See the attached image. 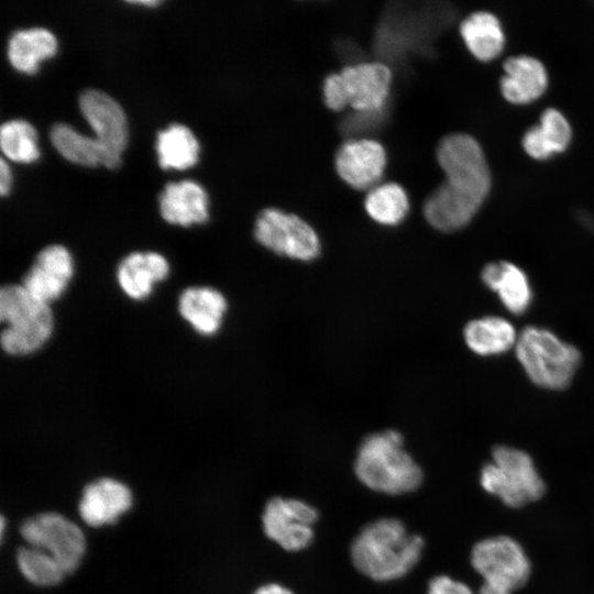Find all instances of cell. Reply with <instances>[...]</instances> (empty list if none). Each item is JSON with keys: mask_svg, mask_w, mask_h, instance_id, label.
<instances>
[{"mask_svg": "<svg viewBox=\"0 0 594 594\" xmlns=\"http://www.w3.org/2000/svg\"><path fill=\"white\" fill-rule=\"evenodd\" d=\"M437 160L446 180L428 197L424 213L435 229L452 232L480 210L491 189V173L477 141L463 133L443 138Z\"/></svg>", "mask_w": 594, "mask_h": 594, "instance_id": "1", "label": "cell"}, {"mask_svg": "<svg viewBox=\"0 0 594 594\" xmlns=\"http://www.w3.org/2000/svg\"><path fill=\"white\" fill-rule=\"evenodd\" d=\"M424 538L410 534L397 518L369 522L353 539L351 559L365 576L387 582L403 578L420 560Z\"/></svg>", "mask_w": 594, "mask_h": 594, "instance_id": "2", "label": "cell"}, {"mask_svg": "<svg viewBox=\"0 0 594 594\" xmlns=\"http://www.w3.org/2000/svg\"><path fill=\"white\" fill-rule=\"evenodd\" d=\"M354 472L366 487L388 495L410 493L422 482L420 466L404 449L403 436L396 430L367 436L358 449Z\"/></svg>", "mask_w": 594, "mask_h": 594, "instance_id": "3", "label": "cell"}, {"mask_svg": "<svg viewBox=\"0 0 594 594\" xmlns=\"http://www.w3.org/2000/svg\"><path fill=\"white\" fill-rule=\"evenodd\" d=\"M515 352L529 380L539 387L563 389L581 364V353L552 331L529 326L518 336Z\"/></svg>", "mask_w": 594, "mask_h": 594, "instance_id": "4", "label": "cell"}, {"mask_svg": "<svg viewBox=\"0 0 594 594\" xmlns=\"http://www.w3.org/2000/svg\"><path fill=\"white\" fill-rule=\"evenodd\" d=\"M1 346L10 355H26L40 350L52 337L54 317L51 305L33 297L21 284L0 290Z\"/></svg>", "mask_w": 594, "mask_h": 594, "instance_id": "5", "label": "cell"}, {"mask_svg": "<svg viewBox=\"0 0 594 594\" xmlns=\"http://www.w3.org/2000/svg\"><path fill=\"white\" fill-rule=\"evenodd\" d=\"M480 484L486 493L512 508L538 501L546 491L531 457L508 446L493 449L492 461L481 470Z\"/></svg>", "mask_w": 594, "mask_h": 594, "instance_id": "6", "label": "cell"}, {"mask_svg": "<svg viewBox=\"0 0 594 594\" xmlns=\"http://www.w3.org/2000/svg\"><path fill=\"white\" fill-rule=\"evenodd\" d=\"M392 73L378 62L360 63L330 74L323 81V96L333 110L350 106L360 112H376L389 92Z\"/></svg>", "mask_w": 594, "mask_h": 594, "instance_id": "7", "label": "cell"}, {"mask_svg": "<svg viewBox=\"0 0 594 594\" xmlns=\"http://www.w3.org/2000/svg\"><path fill=\"white\" fill-rule=\"evenodd\" d=\"M470 561L482 576L483 583L509 594L524 586L531 573V563L526 551L509 536L480 540L472 548Z\"/></svg>", "mask_w": 594, "mask_h": 594, "instance_id": "8", "label": "cell"}, {"mask_svg": "<svg viewBox=\"0 0 594 594\" xmlns=\"http://www.w3.org/2000/svg\"><path fill=\"white\" fill-rule=\"evenodd\" d=\"M256 241L272 252L299 261H311L320 253V241L304 219L276 208L261 211L254 227Z\"/></svg>", "mask_w": 594, "mask_h": 594, "instance_id": "9", "label": "cell"}, {"mask_svg": "<svg viewBox=\"0 0 594 594\" xmlns=\"http://www.w3.org/2000/svg\"><path fill=\"white\" fill-rule=\"evenodd\" d=\"M24 540L58 563L65 574L73 573L85 552L86 541L77 525L56 513H44L26 519L20 528Z\"/></svg>", "mask_w": 594, "mask_h": 594, "instance_id": "10", "label": "cell"}, {"mask_svg": "<svg viewBox=\"0 0 594 594\" xmlns=\"http://www.w3.org/2000/svg\"><path fill=\"white\" fill-rule=\"evenodd\" d=\"M317 519L318 512L310 504L280 496L272 497L262 515L265 535L290 552L300 551L311 543Z\"/></svg>", "mask_w": 594, "mask_h": 594, "instance_id": "11", "label": "cell"}, {"mask_svg": "<svg viewBox=\"0 0 594 594\" xmlns=\"http://www.w3.org/2000/svg\"><path fill=\"white\" fill-rule=\"evenodd\" d=\"M79 108L96 139L119 165L128 142L127 118L121 106L106 92L88 89L79 96Z\"/></svg>", "mask_w": 594, "mask_h": 594, "instance_id": "12", "label": "cell"}, {"mask_svg": "<svg viewBox=\"0 0 594 594\" xmlns=\"http://www.w3.org/2000/svg\"><path fill=\"white\" fill-rule=\"evenodd\" d=\"M74 275L69 251L59 244L41 250L22 280V286L36 299L51 305L67 289Z\"/></svg>", "mask_w": 594, "mask_h": 594, "instance_id": "13", "label": "cell"}, {"mask_svg": "<svg viewBox=\"0 0 594 594\" xmlns=\"http://www.w3.org/2000/svg\"><path fill=\"white\" fill-rule=\"evenodd\" d=\"M339 176L356 189L375 185L386 166V153L376 141L361 139L343 143L336 154Z\"/></svg>", "mask_w": 594, "mask_h": 594, "instance_id": "14", "label": "cell"}, {"mask_svg": "<svg viewBox=\"0 0 594 594\" xmlns=\"http://www.w3.org/2000/svg\"><path fill=\"white\" fill-rule=\"evenodd\" d=\"M132 504L130 490L121 482L103 477L89 483L82 491L79 514L92 527L113 524Z\"/></svg>", "mask_w": 594, "mask_h": 594, "instance_id": "15", "label": "cell"}, {"mask_svg": "<svg viewBox=\"0 0 594 594\" xmlns=\"http://www.w3.org/2000/svg\"><path fill=\"white\" fill-rule=\"evenodd\" d=\"M169 274L168 261L157 252H133L117 268V282L131 299L147 298L154 286Z\"/></svg>", "mask_w": 594, "mask_h": 594, "instance_id": "16", "label": "cell"}, {"mask_svg": "<svg viewBox=\"0 0 594 594\" xmlns=\"http://www.w3.org/2000/svg\"><path fill=\"white\" fill-rule=\"evenodd\" d=\"M481 278L510 314L520 316L530 308L532 288L527 274L519 266L507 261L492 262L484 266Z\"/></svg>", "mask_w": 594, "mask_h": 594, "instance_id": "17", "label": "cell"}, {"mask_svg": "<svg viewBox=\"0 0 594 594\" xmlns=\"http://www.w3.org/2000/svg\"><path fill=\"white\" fill-rule=\"evenodd\" d=\"M228 308L221 292L208 286H191L178 298V311L183 319L201 336L216 334Z\"/></svg>", "mask_w": 594, "mask_h": 594, "instance_id": "18", "label": "cell"}, {"mask_svg": "<svg viewBox=\"0 0 594 594\" xmlns=\"http://www.w3.org/2000/svg\"><path fill=\"white\" fill-rule=\"evenodd\" d=\"M160 210L165 221L190 226L208 219V198L204 188L193 180L167 183L160 195Z\"/></svg>", "mask_w": 594, "mask_h": 594, "instance_id": "19", "label": "cell"}, {"mask_svg": "<svg viewBox=\"0 0 594 594\" xmlns=\"http://www.w3.org/2000/svg\"><path fill=\"white\" fill-rule=\"evenodd\" d=\"M501 90L506 100L525 105L538 99L546 90L548 76L542 63L531 56L510 57L504 63Z\"/></svg>", "mask_w": 594, "mask_h": 594, "instance_id": "20", "label": "cell"}, {"mask_svg": "<svg viewBox=\"0 0 594 594\" xmlns=\"http://www.w3.org/2000/svg\"><path fill=\"white\" fill-rule=\"evenodd\" d=\"M571 127L565 117L549 108L542 112L539 124L525 133L522 146L532 158L544 160L563 152L571 141Z\"/></svg>", "mask_w": 594, "mask_h": 594, "instance_id": "21", "label": "cell"}, {"mask_svg": "<svg viewBox=\"0 0 594 594\" xmlns=\"http://www.w3.org/2000/svg\"><path fill=\"white\" fill-rule=\"evenodd\" d=\"M466 345L482 356L498 355L516 345L514 326L498 316H485L466 323L463 331Z\"/></svg>", "mask_w": 594, "mask_h": 594, "instance_id": "22", "label": "cell"}, {"mask_svg": "<svg viewBox=\"0 0 594 594\" xmlns=\"http://www.w3.org/2000/svg\"><path fill=\"white\" fill-rule=\"evenodd\" d=\"M50 139L55 148L73 163L85 166L102 164L109 168L119 166L96 138L80 134L66 123L54 124Z\"/></svg>", "mask_w": 594, "mask_h": 594, "instance_id": "23", "label": "cell"}, {"mask_svg": "<svg viewBox=\"0 0 594 594\" xmlns=\"http://www.w3.org/2000/svg\"><path fill=\"white\" fill-rule=\"evenodd\" d=\"M57 42L52 32L44 28H33L14 32L8 44L11 65L26 74L37 70L38 63L55 54Z\"/></svg>", "mask_w": 594, "mask_h": 594, "instance_id": "24", "label": "cell"}, {"mask_svg": "<svg viewBox=\"0 0 594 594\" xmlns=\"http://www.w3.org/2000/svg\"><path fill=\"white\" fill-rule=\"evenodd\" d=\"M460 33L469 51L483 62L498 56L504 47L501 23L486 11H477L465 18L460 24Z\"/></svg>", "mask_w": 594, "mask_h": 594, "instance_id": "25", "label": "cell"}, {"mask_svg": "<svg viewBox=\"0 0 594 594\" xmlns=\"http://www.w3.org/2000/svg\"><path fill=\"white\" fill-rule=\"evenodd\" d=\"M156 152L162 168L184 169L198 161L199 145L187 127L174 123L157 133Z\"/></svg>", "mask_w": 594, "mask_h": 594, "instance_id": "26", "label": "cell"}, {"mask_svg": "<svg viewBox=\"0 0 594 594\" xmlns=\"http://www.w3.org/2000/svg\"><path fill=\"white\" fill-rule=\"evenodd\" d=\"M364 208L367 215L384 226L402 222L409 211V200L405 189L396 183H386L373 187L365 197Z\"/></svg>", "mask_w": 594, "mask_h": 594, "instance_id": "27", "label": "cell"}, {"mask_svg": "<svg viewBox=\"0 0 594 594\" xmlns=\"http://www.w3.org/2000/svg\"><path fill=\"white\" fill-rule=\"evenodd\" d=\"M2 153L11 161L30 163L38 157L36 131L24 120H11L0 128Z\"/></svg>", "mask_w": 594, "mask_h": 594, "instance_id": "28", "label": "cell"}, {"mask_svg": "<svg viewBox=\"0 0 594 594\" xmlns=\"http://www.w3.org/2000/svg\"><path fill=\"white\" fill-rule=\"evenodd\" d=\"M16 560L25 579L40 586L55 585L65 574L54 558L38 548L19 549Z\"/></svg>", "mask_w": 594, "mask_h": 594, "instance_id": "29", "label": "cell"}, {"mask_svg": "<svg viewBox=\"0 0 594 594\" xmlns=\"http://www.w3.org/2000/svg\"><path fill=\"white\" fill-rule=\"evenodd\" d=\"M427 594H474L464 582L449 575H437L429 581Z\"/></svg>", "mask_w": 594, "mask_h": 594, "instance_id": "30", "label": "cell"}, {"mask_svg": "<svg viewBox=\"0 0 594 594\" xmlns=\"http://www.w3.org/2000/svg\"><path fill=\"white\" fill-rule=\"evenodd\" d=\"M11 173L4 158L0 160V193L2 196L7 195L10 189Z\"/></svg>", "mask_w": 594, "mask_h": 594, "instance_id": "31", "label": "cell"}, {"mask_svg": "<svg viewBox=\"0 0 594 594\" xmlns=\"http://www.w3.org/2000/svg\"><path fill=\"white\" fill-rule=\"evenodd\" d=\"M254 594H295L288 587L278 583H268L258 587Z\"/></svg>", "mask_w": 594, "mask_h": 594, "instance_id": "32", "label": "cell"}, {"mask_svg": "<svg viewBox=\"0 0 594 594\" xmlns=\"http://www.w3.org/2000/svg\"><path fill=\"white\" fill-rule=\"evenodd\" d=\"M578 219L583 224V227L587 228L594 233V215L580 211L578 215Z\"/></svg>", "mask_w": 594, "mask_h": 594, "instance_id": "33", "label": "cell"}, {"mask_svg": "<svg viewBox=\"0 0 594 594\" xmlns=\"http://www.w3.org/2000/svg\"><path fill=\"white\" fill-rule=\"evenodd\" d=\"M131 3L135 4H144V6H156L158 1L156 0H140V1H130Z\"/></svg>", "mask_w": 594, "mask_h": 594, "instance_id": "34", "label": "cell"}]
</instances>
